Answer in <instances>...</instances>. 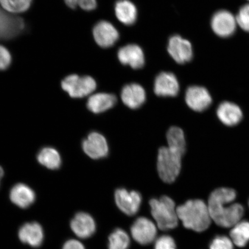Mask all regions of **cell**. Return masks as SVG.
Returning <instances> with one entry per match:
<instances>
[{
    "instance_id": "obj_35",
    "label": "cell",
    "mask_w": 249,
    "mask_h": 249,
    "mask_svg": "<svg viewBox=\"0 0 249 249\" xmlns=\"http://www.w3.org/2000/svg\"></svg>"
},
{
    "instance_id": "obj_30",
    "label": "cell",
    "mask_w": 249,
    "mask_h": 249,
    "mask_svg": "<svg viewBox=\"0 0 249 249\" xmlns=\"http://www.w3.org/2000/svg\"><path fill=\"white\" fill-rule=\"evenodd\" d=\"M233 245L231 238L223 235L217 236L211 241L210 249H233Z\"/></svg>"
},
{
    "instance_id": "obj_19",
    "label": "cell",
    "mask_w": 249,
    "mask_h": 249,
    "mask_svg": "<svg viewBox=\"0 0 249 249\" xmlns=\"http://www.w3.org/2000/svg\"><path fill=\"white\" fill-rule=\"evenodd\" d=\"M216 113L221 122L228 126L236 125L241 122L243 117L241 108L230 102L221 103L217 107Z\"/></svg>"
},
{
    "instance_id": "obj_7",
    "label": "cell",
    "mask_w": 249,
    "mask_h": 249,
    "mask_svg": "<svg viewBox=\"0 0 249 249\" xmlns=\"http://www.w3.org/2000/svg\"><path fill=\"white\" fill-rule=\"evenodd\" d=\"M115 201L119 209L128 216L138 213L142 204L141 194L137 191H128L124 188H119L115 192Z\"/></svg>"
},
{
    "instance_id": "obj_25",
    "label": "cell",
    "mask_w": 249,
    "mask_h": 249,
    "mask_svg": "<svg viewBox=\"0 0 249 249\" xmlns=\"http://www.w3.org/2000/svg\"><path fill=\"white\" fill-rule=\"evenodd\" d=\"M129 245V236L123 229H116L109 236L108 249H127Z\"/></svg>"
},
{
    "instance_id": "obj_28",
    "label": "cell",
    "mask_w": 249,
    "mask_h": 249,
    "mask_svg": "<svg viewBox=\"0 0 249 249\" xmlns=\"http://www.w3.org/2000/svg\"><path fill=\"white\" fill-rule=\"evenodd\" d=\"M65 4L68 7L76 9L77 6L86 11L94 10L97 6L96 0H64Z\"/></svg>"
},
{
    "instance_id": "obj_31",
    "label": "cell",
    "mask_w": 249,
    "mask_h": 249,
    "mask_svg": "<svg viewBox=\"0 0 249 249\" xmlns=\"http://www.w3.org/2000/svg\"><path fill=\"white\" fill-rule=\"evenodd\" d=\"M154 249H176V242L171 236L162 235L156 240Z\"/></svg>"
},
{
    "instance_id": "obj_10",
    "label": "cell",
    "mask_w": 249,
    "mask_h": 249,
    "mask_svg": "<svg viewBox=\"0 0 249 249\" xmlns=\"http://www.w3.org/2000/svg\"><path fill=\"white\" fill-rule=\"evenodd\" d=\"M167 51L173 60L179 64L191 61L194 55L191 42L177 35L170 37Z\"/></svg>"
},
{
    "instance_id": "obj_14",
    "label": "cell",
    "mask_w": 249,
    "mask_h": 249,
    "mask_svg": "<svg viewBox=\"0 0 249 249\" xmlns=\"http://www.w3.org/2000/svg\"><path fill=\"white\" fill-rule=\"evenodd\" d=\"M179 91V82L173 73L163 71L156 77L154 83L156 95L161 97H175Z\"/></svg>"
},
{
    "instance_id": "obj_2",
    "label": "cell",
    "mask_w": 249,
    "mask_h": 249,
    "mask_svg": "<svg viewBox=\"0 0 249 249\" xmlns=\"http://www.w3.org/2000/svg\"><path fill=\"white\" fill-rule=\"evenodd\" d=\"M178 219L183 226L196 232H203L212 221L208 205L200 199L190 200L177 208Z\"/></svg>"
},
{
    "instance_id": "obj_3",
    "label": "cell",
    "mask_w": 249,
    "mask_h": 249,
    "mask_svg": "<svg viewBox=\"0 0 249 249\" xmlns=\"http://www.w3.org/2000/svg\"><path fill=\"white\" fill-rule=\"evenodd\" d=\"M185 152L170 146L159 149L157 169L163 182L171 183L175 181L181 169V160Z\"/></svg>"
},
{
    "instance_id": "obj_32",
    "label": "cell",
    "mask_w": 249,
    "mask_h": 249,
    "mask_svg": "<svg viewBox=\"0 0 249 249\" xmlns=\"http://www.w3.org/2000/svg\"><path fill=\"white\" fill-rule=\"evenodd\" d=\"M11 62L12 56L10 52L5 47L0 45V71L8 70Z\"/></svg>"
},
{
    "instance_id": "obj_27",
    "label": "cell",
    "mask_w": 249,
    "mask_h": 249,
    "mask_svg": "<svg viewBox=\"0 0 249 249\" xmlns=\"http://www.w3.org/2000/svg\"><path fill=\"white\" fill-rule=\"evenodd\" d=\"M33 0H0V5L4 10L12 14H20L30 8Z\"/></svg>"
},
{
    "instance_id": "obj_5",
    "label": "cell",
    "mask_w": 249,
    "mask_h": 249,
    "mask_svg": "<svg viewBox=\"0 0 249 249\" xmlns=\"http://www.w3.org/2000/svg\"><path fill=\"white\" fill-rule=\"evenodd\" d=\"M62 89L71 98H82L92 93L96 89V82L89 76H80L76 74H70L62 80Z\"/></svg>"
},
{
    "instance_id": "obj_8",
    "label": "cell",
    "mask_w": 249,
    "mask_h": 249,
    "mask_svg": "<svg viewBox=\"0 0 249 249\" xmlns=\"http://www.w3.org/2000/svg\"><path fill=\"white\" fill-rule=\"evenodd\" d=\"M132 237L142 245H147L155 240L157 229L155 224L145 217H140L130 228Z\"/></svg>"
},
{
    "instance_id": "obj_11",
    "label": "cell",
    "mask_w": 249,
    "mask_h": 249,
    "mask_svg": "<svg viewBox=\"0 0 249 249\" xmlns=\"http://www.w3.org/2000/svg\"><path fill=\"white\" fill-rule=\"evenodd\" d=\"M82 148L84 152L93 160H100L107 157L108 146L107 139L97 132L90 133L83 140Z\"/></svg>"
},
{
    "instance_id": "obj_17",
    "label": "cell",
    "mask_w": 249,
    "mask_h": 249,
    "mask_svg": "<svg viewBox=\"0 0 249 249\" xmlns=\"http://www.w3.org/2000/svg\"><path fill=\"white\" fill-rule=\"evenodd\" d=\"M121 99L124 105L131 109L142 107L146 100L144 88L139 84L132 83L124 87L121 93Z\"/></svg>"
},
{
    "instance_id": "obj_16",
    "label": "cell",
    "mask_w": 249,
    "mask_h": 249,
    "mask_svg": "<svg viewBox=\"0 0 249 249\" xmlns=\"http://www.w3.org/2000/svg\"><path fill=\"white\" fill-rule=\"evenodd\" d=\"M71 227L78 237L82 239L90 237L96 231L94 219L89 213L82 212L74 216L71 221Z\"/></svg>"
},
{
    "instance_id": "obj_34",
    "label": "cell",
    "mask_w": 249,
    "mask_h": 249,
    "mask_svg": "<svg viewBox=\"0 0 249 249\" xmlns=\"http://www.w3.org/2000/svg\"><path fill=\"white\" fill-rule=\"evenodd\" d=\"M4 170H3L2 168L0 166V183H1V179L2 178V177L4 176Z\"/></svg>"
},
{
    "instance_id": "obj_18",
    "label": "cell",
    "mask_w": 249,
    "mask_h": 249,
    "mask_svg": "<svg viewBox=\"0 0 249 249\" xmlns=\"http://www.w3.org/2000/svg\"><path fill=\"white\" fill-rule=\"evenodd\" d=\"M44 237L42 227L36 222L27 223L21 226L18 231L20 240L33 248L42 245Z\"/></svg>"
},
{
    "instance_id": "obj_6",
    "label": "cell",
    "mask_w": 249,
    "mask_h": 249,
    "mask_svg": "<svg viewBox=\"0 0 249 249\" xmlns=\"http://www.w3.org/2000/svg\"><path fill=\"white\" fill-rule=\"evenodd\" d=\"M26 23L22 18L9 14L0 8V40L13 39L26 30Z\"/></svg>"
},
{
    "instance_id": "obj_9",
    "label": "cell",
    "mask_w": 249,
    "mask_h": 249,
    "mask_svg": "<svg viewBox=\"0 0 249 249\" xmlns=\"http://www.w3.org/2000/svg\"><path fill=\"white\" fill-rule=\"evenodd\" d=\"M211 24L213 32L222 38L233 35L237 26L236 18L226 10L216 12L212 18Z\"/></svg>"
},
{
    "instance_id": "obj_12",
    "label": "cell",
    "mask_w": 249,
    "mask_h": 249,
    "mask_svg": "<svg viewBox=\"0 0 249 249\" xmlns=\"http://www.w3.org/2000/svg\"><path fill=\"white\" fill-rule=\"evenodd\" d=\"M185 101L190 108L197 112L206 110L213 102L208 90L203 87L198 86H191L187 89Z\"/></svg>"
},
{
    "instance_id": "obj_13",
    "label": "cell",
    "mask_w": 249,
    "mask_h": 249,
    "mask_svg": "<svg viewBox=\"0 0 249 249\" xmlns=\"http://www.w3.org/2000/svg\"><path fill=\"white\" fill-rule=\"evenodd\" d=\"M92 33L96 43L102 48H110L119 38L116 27L107 21H99L93 27Z\"/></svg>"
},
{
    "instance_id": "obj_22",
    "label": "cell",
    "mask_w": 249,
    "mask_h": 249,
    "mask_svg": "<svg viewBox=\"0 0 249 249\" xmlns=\"http://www.w3.org/2000/svg\"><path fill=\"white\" fill-rule=\"evenodd\" d=\"M115 12L118 19L127 26L135 23L138 17L136 6L129 0H118L115 5Z\"/></svg>"
},
{
    "instance_id": "obj_33",
    "label": "cell",
    "mask_w": 249,
    "mask_h": 249,
    "mask_svg": "<svg viewBox=\"0 0 249 249\" xmlns=\"http://www.w3.org/2000/svg\"><path fill=\"white\" fill-rule=\"evenodd\" d=\"M62 249H85V248L80 242L71 239L65 243Z\"/></svg>"
},
{
    "instance_id": "obj_26",
    "label": "cell",
    "mask_w": 249,
    "mask_h": 249,
    "mask_svg": "<svg viewBox=\"0 0 249 249\" xmlns=\"http://www.w3.org/2000/svg\"><path fill=\"white\" fill-rule=\"evenodd\" d=\"M168 146L185 152L186 142L184 133L178 127L173 126L167 133Z\"/></svg>"
},
{
    "instance_id": "obj_1",
    "label": "cell",
    "mask_w": 249,
    "mask_h": 249,
    "mask_svg": "<svg viewBox=\"0 0 249 249\" xmlns=\"http://www.w3.org/2000/svg\"><path fill=\"white\" fill-rule=\"evenodd\" d=\"M236 193L233 189L220 188L212 192L208 207L212 220L224 228H232L241 221L244 208L235 202Z\"/></svg>"
},
{
    "instance_id": "obj_4",
    "label": "cell",
    "mask_w": 249,
    "mask_h": 249,
    "mask_svg": "<svg viewBox=\"0 0 249 249\" xmlns=\"http://www.w3.org/2000/svg\"><path fill=\"white\" fill-rule=\"evenodd\" d=\"M152 216L161 230L173 229L178 226V217L176 204L172 198L163 196L149 201Z\"/></svg>"
},
{
    "instance_id": "obj_15",
    "label": "cell",
    "mask_w": 249,
    "mask_h": 249,
    "mask_svg": "<svg viewBox=\"0 0 249 249\" xmlns=\"http://www.w3.org/2000/svg\"><path fill=\"white\" fill-rule=\"evenodd\" d=\"M117 55L121 64L129 65L133 69L139 70L144 66V52L138 45L130 44L124 46L120 49Z\"/></svg>"
},
{
    "instance_id": "obj_23",
    "label": "cell",
    "mask_w": 249,
    "mask_h": 249,
    "mask_svg": "<svg viewBox=\"0 0 249 249\" xmlns=\"http://www.w3.org/2000/svg\"><path fill=\"white\" fill-rule=\"evenodd\" d=\"M37 160L42 166L53 170L60 169L62 163L58 152L55 149L49 147L40 149L37 155Z\"/></svg>"
},
{
    "instance_id": "obj_20",
    "label": "cell",
    "mask_w": 249,
    "mask_h": 249,
    "mask_svg": "<svg viewBox=\"0 0 249 249\" xmlns=\"http://www.w3.org/2000/svg\"><path fill=\"white\" fill-rule=\"evenodd\" d=\"M9 197L17 206L25 209L34 203L36 196L35 192L29 186L24 183H18L11 189Z\"/></svg>"
},
{
    "instance_id": "obj_24",
    "label": "cell",
    "mask_w": 249,
    "mask_h": 249,
    "mask_svg": "<svg viewBox=\"0 0 249 249\" xmlns=\"http://www.w3.org/2000/svg\"><path fill=\"white\" fill-rule=\"evenodd\" d=\"M230 238L236 247H245L249 242V222L241 220L233 226L230 231Z\"/></svg>"
},
{
    "instance_id": "obj_21",
    "label": "cell",
    "mask_w": 249,
    "mask_h": 249,
    "mask_svg": "<svg viewBox=\"0 0 249 249\" xmlns=\"http://www.w3.org/2000/svg\"><path fill=\"white\" fill-rule=\"evenodd\" d=\"M117 102L116 96L111 93H97L90 96L87 107L92 113L100 114L113 107Z\"/></svg>"
},
{
    "instance_id": "obj_36",
    "label": "cell",
    "mask_w": 249,
    "mask_h": 249,
    "mask_svg": "<svg viewBox=\"0 0 249 249\" xmlns=\"http://www.w3.org/2000/svg\"></svg>"
},
{
    "instance_id": "obj_29",
    "label": "cell",
    "mask_w": 249,
    "mask_h": 249,
    "mask_svg": "<svg viewBox=\"0 0 249 249\" xmlns=\"http://www.w3.org/2000/svg\"><path fill=\"white\" fill-rule=\"evenodd\" d=\"M235 18L237 25L249 33V4L242 6Z\"/></svg>"
}]
</instances>
